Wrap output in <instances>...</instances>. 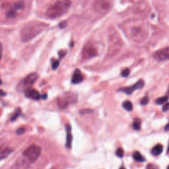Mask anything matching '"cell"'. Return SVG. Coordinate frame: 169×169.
<instances>
[{
  "mask_svg": "<svg viewBox=\"0 0 169 169\" xmlns=\"http://www.w3.org/2000/svg\"><path fill=\"white\" fill-rule=\"evenodd\" d=\"M48 24L43 22L32 21L24 26L21 31V41L26 42L38 36L48 28Z\"/></svg>",
  "mask_w": 169,
  "mask_h": 169,
  "instance_id": "1",
  "label": "cell"
},
{
  "mask_svg": "<svg viewBox=\"0 0 169 169\" xmlns=\"http://www.w3.org/2000/svg\"><path fill=\"white\" fill-rule=\"evenodd\" d=\"M72 2L70 0H59L55 2L46 11V15L50 19H57L68 13Z\"/></svg>",
  "mask_w": 169,
  "mask_h": 169,
  "instance_id": "2",
  "label": "cell"
},
{
  "mask_svg": "<svg viewBox=\"0 0 169 169\" xmlns=\"http://www.w3.org/2000/svg\"><path fill=\"white\" fill-rule=\"evenodd\" d=\"M129 36L135 41H141L146 38L147 32L143 25L141 24H133L128 30Z\"/></svg>",
  "mask_w": 169,
  "mask_h": 169,
  "instance_id": "3",
  "label": "cell"
},
{
  "mask_svg": "<svg viewBox=\"0 0 169 169\" xmlns=\"http://www.w3.org/2000/svg\"><path fill=\"white\" fill-rule=\"evenodd\" d=\"M112 7L111 0H96L93 3V9L100 14L104 15L107 13Z\"/></svg>",
  "mask_w": 169,
  "mask_h": 169,
  "instance_id": "4",
  "label": "cell"
},
{
  "mask_svg": "<svg viewBox=\"0 0 169 169\" xmlns=\"http://www.w3.org/2000/svg\"><path fill=\"white\" fill-rule=\"evenodd\" d=\"M41 149L36 145H32L24 151L23 155L30 162H34L41 155Z\"/></svg>",
  "mask_w": 169,
  "mask_h": 169,
  "instance_id": "5",
  "label": "cell"
},
{
  "mask_svg": "<svg viewBox=\"0 0 169 169\" xmlns=\"http://www.w3.org/2000/svg\"><path fill=\"white\" fill-rule=\"evenodd\" d=\"M109 49L110 52H116L119 50L121 46V40L120 36L118 34L116 31H112L110 32V37H109Z\"/></svg>",
  "mask_w": 169,
  "mask_h": 169,
  "instance_id": "6",
  "label": "cell"
},
{
  "mask_svg": "<svg viewBox=\"0 0 169 169\" xmlns=\"http://www.w3.org/2000/svg\"><path fill=\"white\" fill-rule=\"evenodd\" d=\"M82 55L83 58L89 59L96 56L97 55V50L95 46L91 44H87L83 47L82 51Z\"/></svg>",
  "mask_w": 169,
  "mask_h": 169,
  "instance_id": "7",
  "label": "cell"
},
{
  "mask_svg": "<svg viewBox=\"0 0 169 169\" xmlns=\"http://www.w3.org/2000/svg\"><path fill=\"white\" fill-rule=\"evenodd\" d=\"M144 84H145V83H144L143 80L140 79L137 83L133 84V85L128 87L122 88L120 89H119V91H122V92L126 93L127 95H132L135 90L141 89L143 88Z\"/></svg>",
  "mask_w": 169,
  "mask_h": 169,
  "instance_id": "8",
  "label": "cell"
},
{
  "mask_svg": "<svg viewBox=\"0 0 169 169\" xmlns=\"http://www.w3.org/2000/svg\"><path fill=\"white\" fill-rule=\"evenodd\" d=\"M153 57L159 61H166L169 59V47L162 48L155 52Z\"/></svg>",
  "mask_w": 169,
  "mask_h": 169,
  "instance_id": "9",
  "label": "cell"
},
{
  "mask_svg": "<svg viewBox=\"0 0 169 169\" xmlns=\"http://www.w3.org/2000/svg\"><path fill=\"white\" fill-rule=\"evenodd\" d=\"M25 95L26 97L33 100H39L41 98L39 91L34 89H28L25 91Z\"/></svg>",
  "mask_w": 169,
  "mask_h": 169,
  "instance_id": "10",
  "label": "cell"
},
{
  "mask_svg": "<svg viewBox=\"0 0 169 169\" xmlns=\"http://www.w3.org/2000/svg\"><path fill=\"white\" fill-rule=\"evenodd\" d=\"M39 78V75L37 73H32L28 75L25 79L24 80V83L26 85L30 86L34 84L37 80Z\"/></svg>",
  "mask_w": 169,
  "mask_h": 169,
  "instance_id": "11",
  "label": "cell"
},
{
  "mask_svg": "<svg viewBox=\"0 0 169 169\" xmlns=\"http://www.w3.org/2000/svg\"><path fill=\"white\" fill-rule=\"evenodd\" d=\"M83 81V75L79 70H76L73 73L72 82L73 84H77Z\"/></svg>",
  "mask_w": 169,
  "mask_h": 169,
  "instance_id": "12",
  "label": "cell"
},
{
  "mask_svg": "<svg viewBox=\"0 0 169 169\" xmlns=\"http://www.w3.org/2000/svg\"><path fill=\"white\" fill-rule=\"evenodd\" d=\"M12 152V149L7 147H0V161L5 159Z\"/></svg>",
  "mask_w": 169,
  "mask_h": 169,
  "instance_id": "13",
  "label": "cell"
},
{
  "mask_svg": "<svg viewBox=\"0 0 169 169\" xmlns=\"http://www.w3.org/2000/svg\"><path fill=\"white\" fill-rule=\"evenodd\" d=\"M67 130V141H66V147L70 148L72 147V135L71 133V126L70 125L66 126Z\"/></svg>",
  "mask_w": 169,
  "mask_h": 169,
  "instance_id": "14",
  "label": "cell"
},
{
  "mask_svg": "<svg viewBox=\"0 0 169 169\" xmlns=\"http://www.w3.org/2000/svg\"><path fill=\"white\" fill-rule=\"evenodd\" d=\"M18 9L13 5L7 12V17L9 19H14L17 17Z\"/></svg>",
  "mask_w": 169,
  "mask_h": 169,
  "instance_id": "15",
  "label": "cell"
},
{
  "mask_svg": "<svg viewBox=\"0 0 169 169\" xmlns=\"http://www.w3.org/2000/svg\"><path fill=\"white\" fill-rule=\"evenodd\" d=\"M57 106L60 109H64L66 107H68L69 102L68 100H67L66 98H59L57 99Z\"/></svg>",
  "mask_w": 169,
  "mask_h": 169,
  "instance_id": "16",
  "label": "cell"
},
{
  "mask_svg": "<svg viewBox=\"0 0 169 169\" xmlns=\"http://www.w3.org/2000/svg\"><path fill=\"white\" fill-rule=\"evenodd\" d=\"M163 147L161 144H157V145H155L154 147L152 149V154L155 156H157V155H161L162 153H163Z\"/></svg>",
  "mask_w": 169,
  "mask_h": 169,
  "instance_id": "17",
  "label": "cell"
},
{
  "mask_svg": "<svg viewBox=\"0 0 169 169\" xmlns=\"http://www.w3.org/2000/svg\"><path fill=\"white\" fill-rule=\"evenodd\" d=\"M133 158L135 161H136L137 162H145V159L144 158V157L142 155L141 153H140L139 151H134L133 153Z\"/></svg>",
  "mask_w": 169,
  "mask_h": 169,
  "instance_id": "18",
  "label": "cell"
},
{
  "mask_svg": "<svg viewBox=\"0 0 169 169\" xmlns=\"http://www.w3.org/2000/svg\"><path fill=\"white\" fill-rule=\"evenodd\" d=\"M122 106L123 108L125 109L126 110L128 111V112H130L133 110V104L132 103V102L130 101H124L123 103V104H122Z\"/></svg>",
  "mask_w": 169,
  "mask_h": 169,
  "instance_id": "19",
  "label": "cell"
},
{
  "mask_svg": "<svg viewBox=\"0 0 169 169\" xmlns=\"http://www.w3.org/2000/svg\"><path fill=\"white\" fill-rule=\"evenodd\" d=\"M141 120L135 118L133 122V128L134 130H140L141 129Z\"/></svg>",
  "mask_w": 169,
  "mask_h": 169,
  "instance_id": "20",
  "label": "cell"
},
{
  "mask_svg": "<svg viewBox=\"0 0 169 169\" xmlns=\"http://www.w3.org/2000/svg\"><path fill=\"white\" fill-rule=\"evenodd\" d=\"M168 99V96H165V97H162L161 98H159L156 100V104H159V105H161V104H163L164 103H165L166 102H167Z\"/></svg>",
  "mask_w": 169,
  "mask_h": 169,
  "instance_id": "21",
  "label": "cell"
},
{
  "mask_svg": "<svg viewBox=\"0 0 169 169\" xmlns=\"http://www.w3.org/2000/svg\"><path fill=\"white\" fill-rule=\"evenodd\" d=\"M116 155H117L118 157H120V158H122L124 157V149L122 148H118L117 149L116 151Z\"/></svg>",
  "mask_w": 169,
  "mask_h": 169,
  "instance_id": "22",
  "label": "cell"
},
{
  "mask_svg": "<svg viewBox=\"0 0 169 169\" xmlns=\"http://www.w3.org/2000/svg\"><path fill=\"white\" fill-rule=\"evenodd\" d=\"M130 73V70H129V69H128V68H126V69H125V70H124L123 71H122V72L121 73V75H122V77H127L129 76Z\"/></svg>",
  "mask_w": 169,
  "mask_h": 169,
  "instance_id": "23",
  "label": "cell"
},
{
  "mask_svg": "<svg viewBox=\"0 0 169 169\" xmlns=\"http://www.w3.org/2000/svg\"><path fill=\"white\" fill-rule=\"evenodd\" d=\"M149 101V98L147 97H145L141 100V102H140V103H141V105H146V104H148Z\"/></svg>",
  "mask_w": 169,
  "mask_h": 169,
  "instance_id": "24",
  "label": "cell"
},
{
  "mask_svg": "<svg viewBox=\"0 0 169 169\" xmlns=\"http://www.w3.org/2000/svg\"><path fill=\"white\" fill-rule=\"evenodd\" d=\"M147 169H159V166L155 164L149 163L147 166Z\"/></svg>",
  "mask_w": 169,
  "mask_h": 169,
  "instance_id": "25",
  "label": "cell"
},
{
  "mask_svg": "<svg viewBox=\"0 0 169 169\" xmlns=\"http://www.w3.org/2000/svg\"><path fill=\"white\" fill-rule=\"evenodd\" d=\"M20 114H21V110L20 109H17L16 112H15V113L14 114V115H13V116L11 118V120H15L17 119V118L20 115Z\"/></svg>",
  "mask_w": 169,
  "mask_h": 169,
  "instance_id": "26",
  "label": "cell"
},
{
  "mask_svg": "<svg viewBox=\"0 0 169 169\" xmlns=\"http://www.w3.org/2000/svg\"><path fill=\"white\" fill-rule=\"evenodd\" d=\"M59 62L58 60H54L52 62V69L53 70H55L57 68V67L59 66Z\"/></svg>",
  "mask_w": 169,
  "mask_h": 169,
  "instance_id": "27",
  "label": "cell"
},
{
  "mask_svg": "<svg viewBox=\"0 0 169 169\" xmlns=\"http://www.w3.org/2000/svg\"><path fill=\"white\" fill-rule=\"evenodd\" d=\"M169 110V103H165L163 106V112H166Z\"/></svg>",
  "mask_w": 169,
  "mask_h": 169,
  "instance_id": "28",
  "label": "cell"
},
{
  "mask_svg": "<svg viewBox=\"0 0 169 169\" xmlns=\"http://www.w3.org/2000/svg\"><path fill=\"white\" fill-rule=\"evenodd\" d=\"M24 132H25V129L23 128H19V129H18V130H17V133L18 135H22V134H23Z\"/></svg>",
  "mask_w": 169,
  "mask_h": 169,
  "instance_id": "29",
  "label": "cell"
},
{
  "mask_svg": "<svg viewBox=\"0 0 169 169\" xmlns=\"http://www.w3.org/2000/svg\"><path fill=\"white\" fill-rule=\"evenodd\" d=\"M66 52H64V51H61V52H59V57L60 58H62V57H64V55H66Z\"/></svg>",
  "mask_w": 169,
  "mask_h": 169,
  "instance_id": "30",
  "label": "cell"
},
{
  "mask_svg": "<svg viewBox=\"0 0 169 169\" xmlns=\"http://www.w3.org/2000/svg\"><path fill=\"white\" fill-rule=\"evenodd\" d=\"M2 53H3V47H2V44L0 43V60L2 57Z\"/></svg>",
  "mask_w": 169,
  "mask_h": 169,
  "instance_id": "31",
  "label": "cell"
},
{
  "mask_svg": "<svg viewBox=\"0 0 169 169\" xmlns=\"http://www.w3.org/2000/svg\"><path fill=\"white\" fill-rule=\"evenodd\" d=\"M66 25H67V23H66V22H63V23L59 24V27L64 28L65 27V26H66Z\"/></svg>",
  "mask_w": 169,
  "mask_h": 169,
  "instance_id": "32",
  "label": "cell"
},
{
  "mask_svg": "<svg viewBox=\"0 0 169 169\" xmlns=\"http://www.w3.org/2000/svg\"><path fill=\"white\" fill-rule=\"evenodd\" d=\"M5 95V93L2 90H0V96H4Z\"/></svg>",
  "mask_w": 169,
  "mask_h": 169,
  "instance_id": "33",
  "label": "cell"
},
{
  "mask_svg": "<svg viewBox=\"0 0 169 169\" xmlns=\"http://www.w3.org/2000/svg\"><path fill=\"white\" fill-rule=\"evenodd\" d=\"M164 130H165V131H169V122L166 124L165 128H164Z\"/></svg>",
  "mask_w": 169,
  "mask_h": 169,
  "instance_id": "34",
  "label": "cell"
},
{
  "mask_svg": "<svg viewBox=\"0 0 169 169\" xmlns=\"http://www.w3.org/2000/svg\"><path fill=\"white\" fill-rule=\"evenodd\" d=\"M120 169H126V168H124V167H123V166H122V167L120 168Z\"/></svg>",
  "mask_w": 169,
  "mask_h": 169,
  "instance_id": "35",
  "label": "cell"
},
{
  "mask_svg": "<svg viewBox=\"0 0 169 169\" xmlns=\"http://www.w3.org/2000/svg\"><path fill=\"white\" fill-rule=\"evenodd\" d=\"M167 152H168V153H169V145H168V150H167Z\"/></svg>",
  "mask_w": 169,
  "mask_h": 169,
  "instance_id": "36",
  "label": "cell"
},
{
  "mask_svg": "<svg viewBox=\"0 0 169 169\" xmlns=\"http://www.w3.org/2000/svg\"><path fill=\"white\" fill-rule=\"evenodd\" d=\"M168 95L169 96V89H168Z\"/></svg>",
  "mask_w": 169,
  "mask_h": 169,
  "instance_id": "37",
  "label": "cell"
},
{
  "mask_svg": "<svg viewBox=\"0 0 169 169\" xmlns=\"http://www.w3.org/2000/svg\"><path fill=\"white\" fill-rule=\"evenodd\" d=\"M0 84H1V80H0Z\"/></svg>",
  "mask_w": 169,
  "mask_h": 169,
  "instance_id": "38",
  "label": "cell"
},
{
  "mask_svg": "<svg viewBox=\"0 0 169 169\" xmlns=\"http://www.w3.org/2000/svg\"><path fill=\"white\" fill-rule=\"evenodd\" d=\"M167 169H169V165H168V166L167 167Z\"/></svg>",
  "mask_w": 169,
  "mask_h": 169,
  "instance_id": "39",
  "label": "cell"
}]
</instances>
